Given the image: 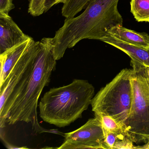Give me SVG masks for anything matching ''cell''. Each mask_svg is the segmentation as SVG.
<instances>
[{
  "label": "cell",
  "instance_id": "4",
  "mask_svg": "<svg viewBox=\"0 0 149 149\" xmlns=\"http://www.w3.org/2000/svg\"><path fill=\"white\" fill-rule=\"evenodd\" d=\"M132 69L122 70L99 90L91 103L94 113L111 117L124 127L125 130L132 102Z\"/></svg>",
  "mask_w": 149,
  "mask_h": 149
},
{
  "label": "cell",
  "instance_id": "14",
  "mask_svg": "<svg viewBox=\"0 0 149 149\" xmlns=\"http://www.w3.org/2000/svg\"><path fill=\"white\" fill-rule=\"evenodd\" d=\"M95 116L100 119L103 128L122 138L126 137L125 128L111 117L107 115L95 113Z\"/></svg>",
  "mask_w": 149,
  "mask_h": 149
},
{
  "label": "cell",
  "instance_id": "19",
  "mask_svg": "<svg viewBox=\"0 0 149 149\" xmlns=\"http://www.w3.org/2000/svg\"><path fill=\"white\" fill-rule=\"evenodd\" d=\"M133 149H149V140L142 146H134Z\"/></svg>",
  "mask_w": 149,
  "mask_h": 149
},
{
  "label": "cell",
  "instance_id": "3",
  "mask_svg": "<svg viewBox=\"0 0 149 149\" xmlns=\"http://www.w3.org/2000/svg\"><path fill=\"white\" fill-rule=\"evenodd\" d=\"M94 95V86L82 79H74L68 85L50 89L39 103L40 117L57 127L68 126L82 118Z\"/></svg>",
  "mask_w": 149,
  "mask_h": 149
},
{
  "label": "cell",
  "instance_id": "7",
  "mask_svg": "<svg viewBox=\"0 0 149 149\" xmlns=\"http://www.w3.org/2000/svg\"><path fill=\"white\" fill-rule=\"evenodd\" d=\"M64 142L58 149H107L102 123L95 117L76 130L63 134Z\"/></svg>",
  "mask_w": 149,
  "mask_h": 149
},
{
  "label": "cell",
  "instance_id": "21",
  "mask_svg": "<svg viewBox=\"0 0 149 149\" xmlns=\"http://www.w3.org/2000/svg\"><path fill=\"white\" fill-rule=\"evenodd\" d=\"M66 0H57L56 1V5L59 4V3H63L65 2Z\"/></svg>",
  "mask_w": 149,
  "mask_h": 149
},
{
  "label": "cell",
  "instance_id": "17",
  "mask_svg": "<svg viewBox=\"0 0 149 149\" xmlns=\"http://www.w3.org/2000/svg\"><path fill=\"white\" fill-rule=\"evenodd\" d=\"M14 8L13 0H0V14L8 15Z\"/></svg>",
  "mask_w": 149,
  "mask_h": 149
},
{
  "label": "cell",
  "instance_id": "8",
  "mask_svg": "<svg viewBox=\"0 0 149 149\" xmlns=\"http://www.w3.org/2000/svg\"><path fill=\"white\" fill-rule=\"evenodd\" d=\"M9 15L0 14V54L29 40Z\"/></svg>",
  "mask_w": 149,
  "mask_h": 149
},
{
  "label": "cell",
  "instance_id": "6",
  "mask_svg": "<svg viewBox=\"0 0 149 149\" xmlns=\"http://www.w3.org/2000/svg\"><path fill=\"white\" fill-rule=\"evenodd\" d=\"M40 49V41L33 39L26 51L16 63L0 86V128H4L9 110L23 93L29 81Z\"/></svg>",
  "mask_w": 149,
  "mask_h": 149
},
{
  "label": "cell",
  "instance_id": "10",
  "mask_svg": "<svg viewBox=\"0 0 149 149\" xmlns=\"http://www.w3.org/2000/svg\"><path fill=\"white\" fill-rule=\"evenodd\" d=\"M100 41L116 48L128 55L131 60L139 62L149 68V50L123 42L111 36L107 35Z\"/></svg>",
  "mask_w": 149,
  "mask_h": 149
},
{
  "label": "cell",
  "instance_id": "13",
  "mask_svg": "<svg viewBox=\"0 0 149 149\" xmlns=\"http://www.w3.org/2000/svg\"><path fill=\"white\" fill-rule=\"evenodd\" d=\"M92 0H66L63 3L61 13L66 18L75 17L85 9Z\"/></svg>",
  "mask_w": 149,
  "mask_h": 149
},
{
  "label": "cell",
  "instance_id": "2",
  "mask_svg": "<svg viewBox=\"0 0 149 149\" xmlns=\"http://www.w3.org/2000/svg\"><path fill=\"white\" fill-rule=\"evenodd\" d=\"M33 73L23 93L9 110L6 123L14 125L20 121L30 123L34 131L63 134L57 130L44 129L38 122L37 108L43 89L49 84L52 72L56 68V60L52 54L51 38H42Z\"/></svg>",
  "mask_w": 149,
  "mask_h": 149
},
{
  "label": "cell",
  "instance_id": "18",
  "mask_svg": "<svg viewBox=\"0 0 149 149\" xmlns=\"http://www.w3.org/2000/svg\"><path fill=\"white\" fill-rule=\"evenodd\" d=\"M133 143L128 138L117 140L114 146V149H133Z\"/></svg>",
  "mask_w": 149,
  "mask_h": 149
},
{
  "label": "cell",
  "instance_id": "1",
  "mask_svg": "<svg viewBox=\"0 0 149 149\" xmlns=\"http://www.w3.org/2000/svg\"><path fill=\"white\" fill-rule=\"evenodd\" d=\"M119 0H92L77 17L66 18L52 38L56 51L65 54L82 40H98L117 26H123V19L118 9Z\"/></svg>",
  "mask_w": 149,
  "mask_h": 149
},
{
  "label": "cell",
  "instance_id": "12",
  "mask_svg": "<svg viewBox=\"0 0 149 149\" xmlns=\"http://www.w3.org/2000/svg\"><path fill=\"white\" fill-rule=\"evenodd\" d=\"M130 8L136 21L149 22V0H131Z\"/></svg>",
  "mask_w": 149,
  "mask_h": 149
},
{
  "label": "cell",
  "instance_id": "11",
  "mask_svg": "<svg viewBox=\"0 0 149 149\" xmlns=\"http://www.w3.org/2000/svg\"><path fill=\"white\" fill-rule=\"evenodd\" d=\"M107 35L125 43L149 50V35L146 33H139L123 26H117L110 29Z\"/></svg>",
  "mask_w": 149,
  "mask_h": 149
},
{
  "label": "cell",
  "instance_id": "15",
  "mask_svg": "<svg viewBox=\"0 0 149 149\" xmlns=\"http://www.w3.org/2000/svg\"><path fill=\"white\" fill-rule=\"evenodd\" d=\"M46 0H30L28 12L32 16L36 17L45 13L44 4Z\"/></svg>",
  "mask_w": 149,
  "mask_h": 149
},
{
  "label": "cell",
  "instance_id": "5",
  "mask_svg": "<svg viewBox=\"0 0 149 149\" xmlns=\"http://www.w3.org/2000/svg\"><path fill=\"white\" fill-rule=\"evenodd\" d=\"M131 65L133 97L125 125V135L133 143H146L149 140V86L146 67L133 60Z\"/></svg>",
  "mask_w": 149,
  "mask_h": 149
},
{
  "label": "cell",
  "instance_id": "9",
  "mask_svg": "<svg viewBox=\"0 0 149 149\" xmlns=\"http://www.w3.org/2000/svg\"><path fill=\"white\" fill-rule=\"evenodd\" d=\"M33 40L31 37L29 40L0 54V86L4 83L16 63L30 46Z\"/></svg>",
  "mask_w": 149,
  "mask_h": 149
},
{
  "label": "cell",
  "instance_id": "20",
  "mask_svg": "<svg viewBox=\"0 0 149 149\" xmlns=\"http://www.w3.org/2000/svg\"><path fill=\"white\" fill-rule=\"evenodd\" d=\"M146 77H147V82L149 86V68L146 67Z\"/></svg>",
  "mask_w": 149,
  "mask_h": 149
},
{
  "label": "cell",
  "instance_id": "16",
  "mask_svg": "<svg viewBox=\"0 0 149 149\" xmlns=\"http://www.w3.org/2000/svg\"><path fill=\"white\" fill-rule=\"evenodd\" d=\"M103 130L104 134V142L105 145L107 146V149H114V145L117 140L119 139H124L118 136L116 134L110 132L104 128Z\"/></svg>",
  "mask_w": 149,
  "mask_h": 149
}]
</instances>
